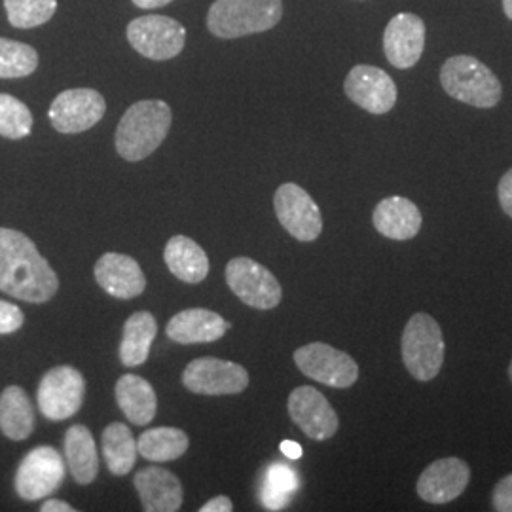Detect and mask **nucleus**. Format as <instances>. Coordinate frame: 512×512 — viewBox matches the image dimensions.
Returning a JSON list of instances; mask_svg holds the SVG:
<instances>
[{
  "label": "nucleus",
  "mask_w": 512,
  "mask_h": 512,
  "mask_svg": "<svg viewBox=\"0 0 512 512\" xmlns=\"http://www.w3.org/2000/svg\"><path fill=\"white\" fill-rule=\"evenodd\" d=\"M296 488H298V478L291 467L281 463L270 465L264 480V490H262L264 507L270 511L283 509Z\"/></svg>",
  "instance_id": "7c9ffc66"
},
{
  "label": "nucleus",
  "mask_w": 512,
  "mask_h": 512,
  "mask_svg": "<svg viewBox=\"0 0 512 512\" xmlns=\"http://www.w3.org/2000/svg\"><path fill=\"white\" fill-rule=\"evenodd\" d=\"M289 416L311 440H329L336 435L340 420L327 397L311 385H300L289 395Z\"/></svg>",
  "instance_id": "4468645a"
},
{
  "label": "nucleus",
  "mask_w": 512,
  "mask_h": 512,
  "mask_svg": "<svg viewBox=\"0 0 512 512\" xmlns=\"http://www.w3.org/2000/svg\"><path fill=\"white\" fill-rule=\"evenodd\" d=\"M503 10H505V16L512 21V0H503Z\"/></svg>",
  "instance_id": "ea45409f"
},
{
  "label": "nucleus",
  "mask_w": 512,
  "mask_h": 512,
  "mask_svg": "<svg viewBox=\"0 0 512 512\" xmlns=\"http://www.w3.org/2000/svg\"><path fill=\"white\" fill-rule=\"evenodd\" d=\"M497 200L503 213L512 219V167L497 184Z\"/></svg>",
  "instance_id": "f704fd0d"
},
{
  "label": "nucleus",
  "mask_w": 512,
  "mask_h": 512,
  "mask_svg": "<svg viewBox=\"0 0 512 512\" xmlns=\"http://www.w3.org/2000/svg\"><path fill=\"white\" fill-rule=\"evenodd\" d=\"M156 334V317L150 311H135L124 325V336L120 342L122 365L128 368L145 365Z\"/></svg>",
  "instance_id": "393cba45"
},
{
  "label": "nucleus",
  "mask_w": 512,
  "mask_h": 512,
  "mask_svg": "<svg viewBox=\"0 0 512 512\" xmlns=\"http://www.w3.org/2000/svg\"><path fill=\"white\" fill-rule=\"evenodd\" d=\"M35 429V408L19 385H10L0 395V431L10 440H25Z\"/></svg>",
  "instance_id": "b1692460"
},
{
  "label": "nucleus",
  "mask_w": 512,
  "mask_h": 512,
  "mask_svg": "<svg viewBox=\"0 0 512 512\" xmlns=\"http://www.w3.org/2000/svg\"><path fill=\"white\" fill-rule=\"evenodd\" d=\"M173 112L164 101H139L131 105L116 129V150L128 162H141L164 143Z\"/></svg>",
  "instance_id": "f03ea898"
},
{
  "label": "nucleus",
  "mask_w": 512,
  "mask_h": 512,
  "mask_svg": "<svg viewBox=\"0 0 512 512\" xmlns=\"http://www.w3.org/2000/svg\"><path fill=\"white\" fill-rule=\"evenodd\" d=\"M471 482V467L459 458L433 461L418 478L416 492L425 503L446 505L458 499Z\"/></svg>",
  "instance_id": "dca6fc26"
},
{
  "label": "nucleus",
  "mask_w": 512,
  "mask_h": 512,
  "mask_svg": "<svg viewBox=\"0 0 512 512\" xmlns=\"http://www.w3.org/2000/svg\"><path fill=\"white\" fill-rule=\"evenodd\" d=\"M133 484L147 512H175L183 505L181 480L162 467H147L139 471Z\"/></svg>",
  "instance_id": "6ab92c4d"
},
{
  "label": "nucleus",
  "mask_w": 512,
  "mask_h": 512,
  "mask_svg": "<svg viewBox=\"0 0 512 512\" xmlns=\"http://www.w3.org/2000/svg\"><path fill=\"white\" fill-rule=\"evenodd\" d=\"M0 291L44 304L59 291V279L37 245L23 232L0 228Z\"/></svg>",
  "instance_id": "f257e3e1"
},
{
  "label": "nucleus",
  "mask_w": 512,
  "mask_h": 512,
  "mask_svg": "<svg viewBox=\"0 0 512 512\" xmlns=\"http://www.w3.org/2000/svg\"><path fill=\"white\" fill-rule=\"evenodd\" d=\"M84 395V376L73 366H55L42 376L38 384V408L48 420H67L82 408Z\"/></svg>",
  "instance_id": "6e6552de"
},
{
  "label": "nucleus",
  "mask_w": 512,
  "mask_h": 512,
  "mask_svg": "<svg viewBox=\"0 0 512 512\" xmlns=\"http://www.w3.org/2000/svg\"><path fill=\"white\" fill-rule=\"evenodd\" d=\"M425 48V23L416 14H399L385 27L384 52L395 69H412Z\"/></svg>",
  "instance_id": "f3484780"
},
{
  "label": "nucleus",
  "mask_w": 512,
  "mask_h": 512,
  "mask_svg": "<svg viewBox=\"0 0 512 512\" xmlns=\"http://www.w3.org/2000/svg\"><path fill=\"white\" fill-rule=\"evenodd\" d=\"M202 512H232L234 511V503L230 497L226 495H219V497H213L209 499L205 505H203Z\"/></svg>",
  "instance_id": "c9c22d12"
},
{
  "label": "nucleus",
  "mask_w": 512,
  "mask_h": 512,
  "mask_svg": "<svg viewBox=\"0 0 512 512\" xmlns=\"http://www.w3.org/2000/svg\"><path fill=\"white\" fill-rule=\"evenodd\" d=\"M38 67L37 50L18 40L0 38V78H25Z\"/></svg>",
  "instance_id": "c85d7f7f"
},
{
  "label": "nucleus",
  "mask_w": 512,
  "mask_h": 512,
  "mask_svg": "<svg viewBox=\"0 0 512 512\" xmlns=\"http://www.w3.org/2000/svg\"><path fill=\"white\" fill-rule=\"evenodd\" d=\"M10 25L16 29H35L54 18L57 0H4Z\"/></svg>",
  "instance_id": "c756f323"
},
{
  "label": "nucleus",
  "mask_w": 512,
  "mask_h": 512,
  "mask_svg": "<svg viewBox=\"0 0 512 512\" xmlns=\"http://www.w3.org/2000/svg\"><path fill=\"white\" fill-rule=\"evenodd\" d=\"M114 395L120 410L133 425H148L154 420L158 397L145 378L137 374H124L116 384Z\"/></svg>",
  "instance_id": "4be33fe9"
},
{
  "label": "nucleus",
  "mask_w": 512,
  "mask_h": 512,
  "mask_svg": "<svg viewBox=\"0 0 512 512\" xmlns=\"http://www.w3.org/2000/svg\"><path fill=\"white\" fill-rule=\"evenodd\" d=\"M23 311L18 306L0 300V334H12L23 327Z\"/></svg>",
  "instance_id": "473e14b6"
},
{
  "label": "nucleus",
  "mask_w": 512,
  "mask_h": 512,
  "mask_svg": "<svg viewBox=\"0 0 512 512\" xmlns=\"http://www.w3.org/2000/svg\"><path fill=\"white\" fill-rule=\"evenodd\" d=\"M171 0H133L135 6L143 8V10H154V8H162L165 4H169Z\"/></svg>",
  "instance_id": "58836bf2"
},
{
  "label": "nucleus",
  "mask_w": 512,
  "mask_h": 512,
  "mask_svg": "<svg viewBox=\"0 0 512 512\" xmlns=\"http://www.w3.org/2000/svg\"><path fill=\"white\" fill-rule=\"evenodd\" d=\"M40 511L42 512H74V507H71L69 503H65V501H59V499H48L42 507H40Z\"/></svg>",
  "instance_id": "4c0bfd02"
},
{
  "label": "nucleus",
  "mask_w": 512,
  "mask_h": 512,
  "mask_svg": "<svg viewBox=\"0 0 512 512\" xmlns=\"http://www.w3.org/2000/svg\"><path fill=\"white\" fill-rule=\"evenodd\" d=\"M137 440L126 423L114 421L103 431V458L110 473L116 476L129 475L137 461Z\"/></svg>",
  "instance_id": "bb28decb"
},
{
  "label": "nucleus",
  "mask_w": 512,
  "mask_h": 512,
  "mask_svg": "<svg viewBox=\"0 0 512 512\" xmlns=\"http://www.w3.org/2000/svg\"><path fill=\"white\" fill-rule=\"evenodd\" d=\"M344 90L357 107L370 114H387L397 105V86L380 67H353L346 76Z\"/></svg>",
  "instance_id": "2eb2a0df"
},
{
  "label": "nucleus",
  "mask_w": 512,
  "mask_h": 512,
  "mask_svg": "<svg viewBox=\"0 0 512 512\" xmlns=\"http://www.w3.org/2000/svg\"><path fill=\"white\" fill-rule=\"evenodd\" d=\"M294 363L313 382L346 389L359 380V366L346 351L323 342H311L294 351Z\"/></svg>",
  "instance_id": "0eeeda50"
},
{
  "label": "nucleus",
  "mask_w": 512,
  "mask_h": 512,
  "mask_svg": "<svg viewBox=\"0 0 512 512\" xmlns=\"http://www.w3.org/2000/svg\"><path fill=\"white\" fill-rule=\"evenodd\" d=\"M164 260L169 272L184 283H202L209 275V258L194 239L173 236L167 241Z\"/></svg>",
  "instance_id": "5701e85b"
},
{
  "label": "nucleus",
  "mask_w": 512,
  "mask_h": 512,
  "mask_svg": "<svg viewBox=\"0 0 512 512\" xmlns=\"http://www.w3.org/2000/svg\"><path fill=\"white\" fill-rule=\"evenodd\" d=\"M281 18V0H215L207 27L215 37L241 38L270 31Z\"/></svg>",
  "instance_id": "20e7f679"
},
{
  "label": "nucleus",
  "mask_w": 512,
  "mask_h": 512,
  "mask_svg": "<svg viewBox=\"0 0 512 512\" xmlns=\"http://www.w3.org/2000/svg\"><path fill=\"white\" fill-rule=\"evenodd\" d=\"M401 355L414 380L425 384L439 376L446 357V342L433 315L418 311L408 319L401 338Z\"/></svg>",
  "instance_id": "39448f33"
},
{
  "label": "nucleus",
  "mask_w": 512,
  "mask_h": 512,
  "mask_svg": "<svg viewBox=\"0 0 512 512\" xmlns=\"http://www.w3.org/2000/svg\"><path fill=\"white\" fill-rule=\"evenodd\" d=\"M509 380H511V384H512V361H511V365H509Z\"/></svg>",
  "instance_id": "a19ab883"
},
{
  "label": "nucleus",
  "mask_w": 512,
  "mask_h": 512,
  "mask_svg": "<svg viewBox=\"0 0 512 512\" xmlns=\"http://www.w3.org/2000/svg\"><path fill=\"white\" fill-rule=\"evenodd\" d=\"M33 131V114L18 97L0 93V135L6 139H23Z\"/></svg>",
  "instance_id": "2f4dec72"
},
{
  "label": "nucleus",
  "mask_w": 512,
  "mask_h": 512,
  "mask_svg": "<svg viewBox=\"0 0 512 512\" xmlns=\"http://www.w3.org/2000/svg\"><path fill=\"white\" fill-rule=\"evenodd\" d=\"M65 458L74 480L82 486L92 484L99 473L97 446L92 431L84 425L69 427L65 435Z\"/></svg>",
  "instance_id": "a878e982"
},
{
  "label": "nucleus",
  "mask_w": 512,
  "mask_h": 512,
  "mask_svg": "<svg viewBox=\"0 0 512 512\" xmlns=\"http://www.w3.org/2000/svg\"><path fill=\"white\" fill-rule=\"evenodd\" d=\"M188 444L190 440L183 429L156 427V429H148L139 437L137 450L148 461L164 463V461H173L184 456L188 450Z\"/></svg>",
  "instance_id": "cd10ccee"
},
{
  "label": "nucleus",
  "mask_w": 512,
  "mask_h": 512,
  "mask_svg": "<svg viewBox=\"0 0 512 512\" xmlns=\"http://www.w3.org/2000/svg\"><path fill=\"white\" fill-rule=\"evenodd\" d=\"M230 330V323L224 321L219 313L205 310V308H192V310L179 311L175 317L169 319L165 332L177 344H207L222 338Z\"/></svg>",
  "instance_id": "412c9836"
},
{
  "label": "nucleus",
  "mask_w": 512,
  "mask_h": 512,
  "mask_svg": "<svg viewBox=\"0 0 512 512\" xmlns=\"http://www.w3.org/2000/svg\"><path fill=\"white\" fill-rule=\"evenodd\" d=\"M372 222L376 232L384 238L410 241L420 234L423 217L416 203L403 196H391L376 205Z\"/></svg>",
  "instance_id": "aec40b11"
},
{
  "label": "nucleus",
  "mask_w": 512,
  "mask_h": 512,
  "mask_svg": "<svg viewBox=\"0 0 512 512\" xmlns=\"http://www.w3.org/2000/svg\"><path fill=\"white\" fill-rule=\"evenodd\" d=\"M183 384L196 395H238L249 387V372L238 363L200 357L184 368Z\"/></svg>",
  "instance_id": "9b49d317"
},
{
  "label": "nucleus",
  "mask_w": 512,
  "mask_h": 512,
  "mask_svg": "<svg viewBox=\"0 0 512 512\" xmlns=\"http://www.w3.org/2000/svg\"><path fill=\"white\" fill-rule=\"evenodd\" d=\"M492 507L497 512H512V473L497 482L492 492Z\"/></svg>",
  "instance_id": "72a5a7b5"
},
{
  "label": "nucleus",
  "mask_w": 512,
  "mask_h": 512,
  "mask_svg": "<svg viewBox=\"0 0 512 512\" xmlns=\"http://www.w3.org/2000/svg\"><path fill=\"white\" fill-rule=\"evenodd\" d=\"M105 97L90 88L59 93L50 107V120L59 133H82L92 129L105 116Z\"/></svg>",
  "instance_id": "ddd939ff"
},
{
  "label": "nucleus",
  "mask_w": 512,
  "mask_h": 512,
  "mask_svg": "<svg viewBox=\"0 0 512 512\" xmlns=\"http://www.w3.org/2000/svg\"><path fill=\"white\" fill-rule=\"evenodd\" d=\"M440 86L452 99L476 109H494L503 97L499 78L473 55H454L440 69Z\"/></svg>",
  "instance_id": "7ed1b4c3"
},
{
  "label": "nucleus",
  "mask_w": 512,
  "mask_h": 512,
  "mask_svg": "<svg viewBox=\"0 0 512 512\" xmlns=\"http://www.w3.org/2000/svg\"><path fill=\"white\" fill-rule=\"evenodd\" d=\"M279 450L289 459L302 458V446H300L298 442H293V440H283L281 446H279Z\"/></svg>",
  "instance_id": "e433bc0d"
},
{
  "label": "nucleus",
  "mask_w": 512,
  "mask_h": 512,
  "mask_svg": "<svg viewBox=\"0 0 512 512\" xmlns=\"http://www.w3.org/2000/svg\"><path fill=\"white\" fill-rule=\"evenodd\" d=\"M226 283L239 300L256 310H274L281 304V283L266 266L247 256H238L226 266Z\"/></svg>",
  "instance_id": "423d86ee"
},
{
  "label": "nucleus",
  "mask_w": 512,
  "mask_h": 512,
  "mask_svg": "<svg viewBox=\"0 0 512 512\" xmlns=\"http://www.w3.org/2000/svg\"><path fill=\"white\" fill-rule=\"evenodd\" d=\"M274 209L277 220L294 239L311 243L321 236V209L302 186L294 183L281 184L275 190Z\"/></svg>",
  "instance_id": "9d476101"
},
{
  "label": "nucleus",
  "mask_w": 512,
  "mask_h": 512,
  "mask_svg": "<svg viewBox=\"0 0 512 512\" xmlns=\"http://www.w3.org/2000/svg\"><path fill=\"white\" fill-rule=\"evenodd\" d=\"M126 35L133 50L152 61L173 59L183 52L186 44V29L183 25L177 19L156 14L133 19Z\"/></svg>",
  "instance_id": "1a4fd4ad"
},
{
  "label": "nucleus",
  "mask_w": 512,
  "mask_h": 512,
  "mask_svg": "<svg viewBox=\"0 0 512 512\" xmlns=\"http://www.w3.org/2000/svg\"><path fill=\"white\" fill-rule=\"evenodd\" d=\"M65 459L52 446H38L19 463L16 492L25 501H38L63 484Z\"/></svg>",
  "instance_id": "f8f14e48"
},
{
  "label": "nucleus",
  "mask_w": 512,
  "mask_h": 512,
  "mask_svg": "<svg viewBox=\"0 0 512 512\" xmlns=\"http://www.w3.org/2000/svg\"><path fill=\"white\" fill-rule=\"evenodd\" d=\"M95 281L114 298L129 300L147 289V277L137 260L120 253H105L95 264Z\"/></svg>",
  "instance_id": "a211bd4d"
}]
</instances>
